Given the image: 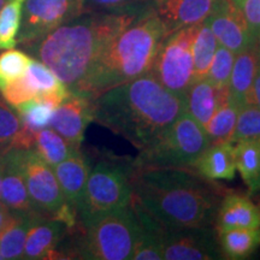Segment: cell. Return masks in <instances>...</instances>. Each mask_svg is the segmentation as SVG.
Listing matches in <instances>:
<instances>
[{
  "label": "cell",
  "instance_id": "cell-11",
  "mask_svg": "<svg viewBox=\"0 0 260 260\" xmlns=\"http://www.w3.org/2000/svg\"><path fill=\"white\" fill-rule=\"evenodd\" d=\"M223 255L218 239L209 226L165 229L162 259L214 260Z\"/></svg>",
  "mask_w": 260,
  "mask_h": 260
},
{
  "label": "cell",
  "instance_id": "cell-5",
  "mask_svg": "<svg viewBox=\"0 0 260 260\" xmlns=\"http://www.w3.org/2000/svg\"><path fill=\"white\" fill-rule=\"evenodd\" d=\"M210 145V138L204 126L184 111L141 149L134 160V168L191 167Z\"/></svg>",
  "mask_w": 260,
  "mask_h": 260
},
{
  "label": "cell",
  "instance_id": "cell-10",
  "mask_svg": "<svg viewBox=\"0 0 260 260\" xmlns=\"http://www.w3.org/2000/svg\"><path fill=\"white\" fill-rule=\"evenodd\" d=\"M25 184L34 209L54 217L67 204L53 168L39 157L34 149H19Z\"/></svg>",
  "mask_w": 260,
  "mask_h": 260
},
{
  "label": "cell",
  "instance_id": "cell-17",
  "mask_svg": "<svg viewBox=\"0 0 260 260\" xmlns=\"http://www.w3.org/2000/svg\"><path fill=\"white\" fill-rule=\"evenodd\" d=\"M217 232L260 228V209L248 197L229 194L217 211Z\"/></svg>",
  "mask_w": 260,
  "mask_h": 260
},
{
  "label": "cell",
  "instance_id": "cell-34",
  "mask_svg": "<svg viewBox=\"0 0 260 260\" xmlns=\"http://www.w3.org/2000/svg\"><path fill=\"white\" fill-rule=\"evenodd\" d=\"M30 60L24 52L14 48L5 50L0 53V77L8 82L19 79L25 74Z\"/></svg>",
  "mask_w": 260,
  "mask_h": 260
},
{
  "label": "cell",
  "instance_id": "cell-30",
  "mask_svg": "<svg viewBox=\"0 0 260 260\" xmlns=\"http://www.w3.org/2000/svg\"><path fill=\"white\" fill-rule=\"evenodd\" d=\"M24 0H8L0 10V50H10L17 45Z\"/></svg>",
  "mask_w": 260,
  "mask_h": 260
},
{
  "label": "cell",
  "instance_id": "cell-15",
  "mask_svg": "<svg viewBox=\"0 0 260 260\" xmlns=\"http://www.w3.org/2000/svg\"><path fill=\"white\" fill-rule=\"evenodd\" d=\"M217 0H158L159 17L167 32L199 24L209 17Z\"/></svg>",
  "mask_w": 260,
  "mask_h": 260
},
{
  "label": "cell",
  "instance_id": "cell-39",
  "mask_svg": "<svg viewBox=\"0 0 260 260\" xmlns=\"http://www.w3.org/2000/svg\"><path fill=\"white\" fill-rule=\"evenodd\" d=\"M12 214H14V212L0 200V233H2L6 228V225L10 223V220L12 218Z\"/></svg>",
  "mask_w": 260,
  "mask_h": 260
},
{
  "label": "cell",
  "instance_id": "cell-4",
  "mask_svg": "<svg viewBox=\"0 0 260 260\" xmlns=\"http://www.w3.org/2000/svg\"><path fill=\"white\" fill-rule=\"evenodd\" d=\"M167 35V28L157 14L140 16L113 39L86 79L71 93L93 100L112 87L151 73Z\"/></svg>",
  "mask_w": 260,
  "mask_h": 260
},
{
  "label": "cell",
  "instance_id": "cell-27",
  "mask_svg": "<svg viewBox=\"0 0 260 260\" xmlns=\"http://www.w3.org/2000/svg\"><path fill=\"white\" fill-rule=\"evenodd\" d=\"M217 48H218V40L214 37L209 24L204 21L199 25L193 41V46H191L194 81L206 77Z\"/></svg>",
  "mask_w": 260,
  "mask_h": 260
},
{
  "label": "cell",
  "instance_id": "cell-9",
  "mask_svg": "<svg viewBox=\"0 0 260 260\" xmlns=\"http://www.w3.org/2000/svg\"><path fill=\"white\" fill-rule=\"evenodd\" d=\"M80 15L81 0H24L17 44L30 45Z\"/></svg>",
  "mask_w": 260,
  "mask_h": 260
},
{
  "label": "cell",
  "instance_id": "cell-16",
  "mask_svg": "<svg viewBox=\"0 0 260 260\" xmlns=\"http://www.w3.org/2000/svg\"><path fill=\"white\" fill-rule=\"evenodd\" d=\"M229 99V86H216L205 77L194 81L186 94V112L205 126Z\"/></svg>",
  "mask_w": 260,
  "mask_h": 260
},
{
  "label": "cell",
  "instance_id": "cell-31",
  "mask_svg": "<svg viewBox=\"0 0 260 260\" xmlns=\"http://www.w3.org/2000/svg\"><path fill=\"white\" fill-rule=\"evenodd\" d=\"M233 142L260 141V109L253 104L240 107Z\"/></svg>",
  "mask_w": 260,
  "mask_h": 260
},
{
  "label": "cell",
  "instance_id": "cell-18",
  "mask_svg": "<svg viewBox=\"0 0 260 260\" xmlns=\"http://www.w3.org/2000/svg\"><path fill=\"white\" fill-rule=\"evenodd\" d=\"M53 171L67 204L77 210L90 172L87 159L76 149L67 159L53 167Z\"/></svg>",
  "mask_w": 260,
  "mask_h": 260
},
{
  "label": "cell",
  "instance_id": "cell-25",
  "mask_svg": "<svg viewBox=\"0 0 260 260\" xmlns=\"http://www.w3.org/2000/svg\"><path fill=\"white\" fill-rule=\"evenodd\" d=\"M235 162L249 193L260 191V141L236 142Z\"/></svg>",
  "mask_w": 260,
  "mask_h": 260
},
{
  "label": "cell",
  "instance_id": "cell-28",
  "mask_svg": "<svg viewBox=\"0 0 260 260\" xmlns=\"http://www.w3.org/2000/svg\"><path fill=\"white\" fill-rule=\"evenodd\" d=\"M240 107L241 106L229 96V99L217 110L212 118L204 126L211 144L232 141Z\"/></svg>",
  "mask_w": 260,
  "mask_h": 260
},
{
  "label": "cell",
  "instance_id": "cell-2",
  "mask_svg": "<svg viewBox=\"0 0 260 260\" xmlns=\"http://www.w3.org/2000/svg\"><path fill=\"white\" fill-rule=\"evenodd\" d=\"M139 17L134 10H128L70 21L30 44L31 50L73 92L113 39Z\"/></svg>",
  "mask_w": 260,
  "mask_h": 260
},
{
  "label": "cell",
  "instance_id": "cell-40",
  "mask_svg": "<svg viewBox=\"0 0 260 260\" xmlns=\"http://www.w3.org/2000/svg\"><path fill=\"white\" fill-rule=\"evenodd\" d=\"M4 153H0V189H2V180H3V174H4V161H5Z\"/></svg>",
  "mask_w": 260,
  "mask_h": 260
},
{
  "label": "cell",
  "instance_id": "cell-38",
  "mask_svg": "<svg viewBox=\"0 0 260 260\" xmlns=\"http://www.w3.org/2000/svg\"><path fill=\"white\" fill-rule=\"evenodd\" d=\"M248 104H253V105L258 106L260 109V69L256 74L254 82H253L251 94H249V102Z\"/></svg>",
  "mask_w": 260,
  "mask_h": 260
},
{
  "label": "cell",
  "instance_id": "cell-41",
  "mask_svg": "<svg viewBox=\"0 0 260 260\" xmlns=\"http://www.w3.org/2000/svg\"><path fill=\"white\" fill-rule=\"evenodd\" d=\"M6 3H8V0H0V10L3 9V6H4Z\"/></svg>",
  "mask_w": 260,
  "mask_h": 260
},
{
  "label": "cell",
  "instance_id": "cell-8",
  "mask_svg": "<svg viewBox=\"0 0 260 260\" xmlns=\"http://www.w3.org/2000/svg\"><path fill=\"white\" fill-rule=\"evenodd\" d=\"M199 25H189L172 32L161 44L151 70L159 83L182 98H186L194 82L191 46Z\"/></svg>",
  "mask_w": 260,
  "mask_h": 260
},
{
  "label": "cell",
  "instance_id": "cell-20",
  "mask_svg": "<svg viewBox=\"0 0 260 260\" xmlns=\"http://www.w3.org/2000/svg\"><path fill=\"white\" fill-rule=\"evenodd\" d=\"M260 69L259 44L249 46L235 56L232 75L229 80V96L240 106L249 102V94L254 79Z\"/></svg>",
  "mask_w": 260,
  "mask_h": 260
},
{
  "label": "cell",
  "instance_id": "cell-1",
  "mask_svg": "<svg viewBox=\"0 0 260 260\" xmlns=\"http://www.w3.org/2000/svg\"><path fill=\"white\" fill-rule=\"evenodd\" d=\"M184 111V98L165 88L151 73L93 99V121L122 135L140 151Z\"/></svg>",
  "mask_w": 260,
  "mask_h": 260
},
{
  "label": "cell",
  "instance_id": "cell-36",
  "mask_svg": "<svg viewBox=\"0 0 260 260\" xmlns=\"http://www.w3.org/2000/svg\"><path fill=\"white\" fill-rule=\"evenodd\" d=\"M233 4L239 9L249 31L255 40L260 38V0H232Z\"/></svg>",
  "mask_w": 260,
  "mask_h": 260
},
{
  "label": "cell",
  "instance_id": "cell-43",
  "mask_svg": "<svg viewBox=\"0 0 260 260\" xmlns=\"http://www.w3.org/2000/svg\"><path fill=\"white\" fill-rule=\"evenodd\" d=\"M258 206H259V209H260V203H259V205H258Z\"/></svg>",
  "mask_w": 260,
  "mask_h": 260
},
{
  "label": "cell",
  "instance_id": "cell-21",
  "mask_svg": "<svg viewBox=\"0 0 260 260\" xmlns=\"http://www.w3.org/2000/svg\"><path fill=\"white\" fill-rule=\"evenodd\" d=\"M130 206L134 210L139 222V236L133 259L161 260L165 228L151 213H148L134 198H132Z\"/></svg>",
  "mask_w": 260,
  "mask_h": 260
},
{
  "label": "cell",
  "instance_id": "cell-37",
  "mask_svg": "<svg viewBox=\"0 0 260 260\" xmlns=\"http://www.w3.org/2000/svg\"><path fill=\"white\" fill-rule=\"evenodd\" d=\"M133 0H81L82 15L86 12L103 11V10H117L128 5Z\"/></svg>",
  "mask_w": 260,
  "mask_h": 260
},
{
  "label": "cell",
  "instance_id": "cell-24",
  "mask_svg": "<svg viewBox=\"0 0 260 260\" xmlns=\"http://www.w3.org/2000/svg\"><path fill=\"white\" fill-rule=\"evenodd\" d=\"M218 243L222 254L226 259H246L259 248L260 228L218 232Z\"/></svg>",
  "mask_w": 260,
  "mask_h": 260
},
{
  "label": "cell",
  "instance_id": "cell-26",
  "mask_svg": "<svg viewBox=\"0 0 260 260\" xmlns=\"http://www.w3.org/2000/svg\"><path fill=\"white\" fill-rule=\"evenodd\" d=\"M31 149L37 152L42 160H45L50 167L53 168L79 148L71 146L63 136H60L51 126L50 128L46 126V128L37 132L34 146Z\"/></svg>",
  "mask_w": 260,
  "mask_h": 260
},
{
  "label": "cell",
  "instance_id": "cell-7",
  "mask_svg": "<svg viewBox=\"0 0 260 260\" xmlns=\"http://www.w3.org/2000/svg\"><path fill=\"white\" fill-rule=\"evenodd\" d=\"M133 188L128 170L121 165L102 161L89 172L77 211L83 224L129 206Z\"/></svg>",
  "mask_w": 260,
  "mask_h": 260
},
{
  "label": "cell",
  "instance_id": "cell-13",
  "mask_svg": "<svg viewBox=\"0 0 260 260\" xmlns=\"http://www.w3.org/2000/svg\"><path fill=\"white\" fill-rule=\"evenodd\" d=\"M93 121V100L81 94L71 93L57 107L50 126L67 140L75 148H79L84 132Z\"/></svg>",
  "mask_w": 260,
  "mask_h": 260
},
{
  "label": "cell",
  "instance_id": "cell-22",
  "mask_svg": "<svg viewBox=\"0 0 260 260\" xmlns=\"http://www.w3.org/2000/svg\"><path fill=\"white\" fill-rule=\"evenodd\" d=\"M67 229V224L59 219H39L29 230L22 259L38 260L50 258Z\"/></svg>",
  "mask_w": 260,
  "mask_h": 260
},
{
  "label": "cell",
  "instance_id": "cell-42",
  "mask_svg": "<svg viewBox=\"0 0 260 260\" xmlns=\"http://www.w3.org/2000/svg\"><path fill=\"white\" fill-rule=\"evenodd\" d=\"M0 260H3V255H2V253H0Z\"/></svg>",
  "mask_w": 260,
  "mask_h": 260
},
{
  "label": "cell",
  "instance_id": "cell-23",
  "mask_svg": "<svg viewBox=\"0 0 260 260\" xmlns=\"http://www.w3.org/2000/svg\"><path fill=\"white\" fill-rule=\"evenodd\" d=\"M40 214L34 212H14L6 228L0 233V253L3 259H22L29 230L40 219Z\"/></svg>",
  "mask_w": 260,
  "mask_h": 260
},
{
  "label": "cell",
  "instance_id": "cell-29",
  "mask_svg": "<svg viewBox=\"0 0 260 260\" xmlns=\"http://www.w3.org/2000/svg\"><path fill=\"white\" fill-rule=\"evenodd\" d=\"M24 79L37 98L44 94L68 89V87L58 79L50 68L42 61L35 60L32 58L24 74Z\"/></svg>",
  "mask_w": 260,
  "mask_h": 260
},
{
  "label": "cell",
  "instance_id": "cell-35",
  "mask_svg": "<svg viewBox=\"0 0 260 260\" xmlns=\"http://www.w3.org/2000/svg\"><path fill=\"white\" fill-rule=\"evenodd\" d=\"M0 93H2L3 99H4L9 105L14 107L37 98L35 94L32 93L30 87L28 86L27 81L24 79V75L17 80L10 81L4 88L0 90Z\"/></svg>",
  "mask_w": 260,
  "mask_h": 260
},
{
  "label": "cell",
  "instance_id": "cell-6",
  "mask_svg": "<svg viewBox=\"0 0 260 260\" xmlns=\"http://www.w3.org/2000/svg\"><path fill=\"white\" fill-rule=\"evenodd\" d=\"M86 236L80 254L93 260H130L139 236V222L133 207L116 210L83 224Z\"/></svg>",
  "mask_w": 260,
  "mask_h": 260
},
{
  "label": "cell",
  "instance_id": "cell-14",
  "mask_svg": "<svg viewBox=\"0 0 260 260\" xmlns=\"http://www.w3.org/2000/svg\"><path fill=\"white\" fill-rule=\"evenodd\" d=\"M4 174L0 189V200L12 212H34L37 210L34 209L25 184L19 149H9L4 153Z\"/></svg>",
  "mask_w": 260,
  "mask_h": 260
},
{
  "label": "cell",
  "instance_id": "cell-32",
  "mask_svg": "<svg viewBox=\"0 0 260 260\" xmlns=\"http://www.w3.org/2000/svg\"><path fill=\"white\" fill-rule=\"evenodd\" d=\"M22 128V119L16 110L0 100V153L11 149L17 133Z\"/></svg>",
  "mask_w": 260,
  "mask_h": 260
},
{
  "label": "cell",
  "instance_id": "cell-12",
  "mask_svg": "<svg viewBox=\"0 0 260 260\" xmlns=\"http://www.w3.org/2000/svg\"><path fill=\"white\" fill-rule=\"evenodd\" d=\"M220 46L233 53L245 51L256 41L249 31L246 19L232 0H217L209 17L205 19Z\"/></svg>",
  "mask_w": 260,
  "mask_h": 260
},
{
  "label": "cell",
  "instance_id": "cell-3",
  "mask_svg": "<svg viewBox=\"0 0 260 260\" xmlns=\"http://www.w3.org/2000/svg\"><path fill=\"white\" fill-rule=\"evenodd\" d=\"M133 198L165 229L209 226L218 211L217 195L189 171L175 168L136 169Z\"/></svg>",
  "mask_w": 260,
  "mask_h": 260
},
{
  "label": "cell",
  "instance_id": "cell-19",
  "mask_svg": "<svg viewBox=\"0 0 260 260\" xmlns=\"http://www.w3.org/2000/svg\"><path fill=\"white\" fill-rule=\"evenodd\" d=\"M234 142L211 144L191 167L207 181H232L236 174Z\"/></svg>",
  "mask_w": 260,
  "mask_h": 260
},
{
  "label": "cell",
  "instance_id": "cell-33",
  "mask_svg": "<svg viewBox=\"0 0 260 260\" xmlns=\"http://www.w3.org/2000/svg\"><path fill=\"white\" fill-rule=\"evenodd\" d=\"M235 53L224 46H218L214 53L212 63L207 71L206 79L216 86H229L230 75H232Z\"/></svg>",
  "mask_w": 260,
  "mask_h": 260
}]
</instances>
